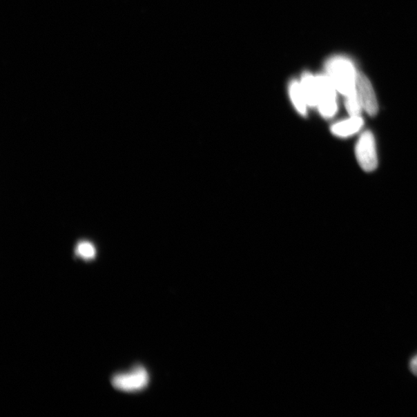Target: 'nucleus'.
Segmentation results:
<instances>
[{
  "label": "nucleus",
  "instance_id": "423d86ee",
  "mask_svg": "<svg viewBox=\"0 0 417 417\" xmlns=\"http://www.w3.org/2000/svg\"><path fill=\"white\" fill-rule=\"evenodd\" d=\"M363 123L360 116H350L349 119L332 126L331 133L341 138H347L360 131L363 126Z\"/></svg>",
  "mask_w": 417,
  "mask_h": 417
},
{
  "label": "nucleus",
  "instance_id": "f257e3e1",
  "mask_svg": "<svg viewBox=\"0 0 417 417\" xmlns=\"http://www.w3.org/2000/svg\"><path fill=\"white\" fill-rule=\"evenodd\" d=\"M327 69L328 76L338 93L345 97L354 93L358 73L353 63L347 58L336 57L329 61Z\"/></svg>",
  "mask_w": 417,
  "mask_h": 417
},
{
  "label": "nucleus",
  "instance_id": "6e6552de",
  "mask_svg": "<svg viewBox=\"0 0 417 417\" xmlns=\"http://www.w3.org/2000/svg\"><path fill=\"white\" fill-rule=\"evenodd\" d=\"M290 95L293 103L300 113L304 115L307 110L308 103L306 101L301 82L292 81L290 84Z\"/></svg>",
  "mask_w": 417,
  "mask_h": 417
},
{
  "label": "nucleus",
  "instance_id": "1a4fd4ad",
  "mask_svg": "<svg viewBox=\"0 0 417 417\" xmlns=\"http://www.w3.org/2000/svg\"><path fill=\"white\" fill-rule=\"evenodd\" d=\"M345 108L350 116H360L362 107L358 99L356 90L354 93L345 96Z\"/></svg>",
  "mask_w": 417,
  "mask_h": 417
},
{
  "label": "nucleus",
  "instance_id": "0eeeda50",
  "mask_svg": "<svg viewBox=\"0 0 417 417\" xmlns=\"http://www.w3.org/2000/svg\"><path fill=\"white\" fill-rule=\"evenodd\" d=\"M302 87L304 91L308 106L317 107L318 104V86L316 76L306 73L302 77Z\"/></svg>",
  "mask_w": 417,
  "mask_h": 417
},
{
  "label": "nucleus",
  "instance_id": "39448f33",
  "mask_svg": "<svg viewBox=\"0 0 417 417\" xmlns=\"http://www.w3.org/2000/svg\"><path fill=\"white\" fill-rule=\"evenodd\" d=\"M356 93L362 109L370 116H374L379 110V106L372 84L363 74H357Z\"/></svg>",
  "mask_w": 417,
  "mask_h": 417
},
{
  "label": "nucleus",
  "instance_id": "f03ea898",
  "mask_svg": "<svg viewBox=\"0 0 417 417\" xmlns=\"http://www.w3.org/2000/svg\"><path fill=\"white\" fill-rule=\"evenodd\" d=\"M148 382L147 370L142 366H136L128 373L116 374L112 379L114 388L126 393L140 392L147 387Z\"/></svg>",
  "mask_w": 417,
  "mask_h": 417
},
{
  "label": "nucleus",
  "instance_id": "9d476101",
  "mask_svg": "<svg viewBox=\"0 0 417 417\" xmlns=\"http://www.w3.org/2000/svg\"><path fill=\"white\" fill-rule=\"evenodd\" d=\"M76 253L77 256L84 260H90L95 257L96 251L93 244L88 242H81L77 246Z\"/></svg>",
  "mask_w": 417,
  "mask_h": 417
},
{
  "label": "nucleus",
  "instance_id": "9b49d317",
  "mask_svg": "<svg viewBox=\"0 0 417 417\" xmlns=\"http://www.w3.org/2000/svg\"><path fill=\"white\" fill-rule=\"evenodd\" d=\"M409 368L410 370H411V372L417 376V355L412 358L411 361H410Z\"/></svg>",
  "mask_w": 417,
  "mask_h": 417
},
{
  "label": "nucleus",
  "instance_id": "20e7f679",
  "mask_svg": "<svg viewBox=\"0 0 417 417\" xmlns=\"http://www.w3.org/2000/svg\"><path fill=\"white\" fill-rule=\"evenodd\" d=\"M356 156L358 164L364 171H374L378 166V156L374 135L369 131L360 136L356 146Z\"/></svg>",
  "mask_w": 417,
  "mask_h": 417
},
{
  "label": "nucleus",
  "instance_id": "7ed1b4c3",
  "mask_svg": "<svg viewBox=\"0 0 417 417\" xmlns=\"http://www.w3.org/2000/svg\"><path fill=\"white\" fill-rule=\"evenodd\" d=\"M318 86L317 107L325 118H331L337 112L336 91L328 75L316 76Z\"/></svg>",
  "mask_w": 417,
  "mask_h": 417
}]
</instances>
